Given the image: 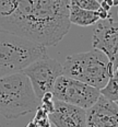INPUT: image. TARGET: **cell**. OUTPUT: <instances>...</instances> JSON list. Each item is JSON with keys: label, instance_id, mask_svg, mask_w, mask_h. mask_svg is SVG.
<instances>
[{"label": "cell", "instance_id": "6da1fadb", "mask_svg": "<svg viewBox=\"0 0 118 127\" xmlns=\"http://www.w3.org/2000/svg\"><path fill=\"white\" fill-rule=\"evenodd\" d=\"M70 0H0V31L55 46L70 30Z\"/></svg>", "mask_w": 118, "mask_h": 127}, {"label": "cell", "instance_id": "7a4b0ae2", "mask_svg": "<svg viewBox=\"0 0 118 127\" xmlns=\"http://www.w3.org/2000/svg\"><path fill=\"white\" fill-rule=\"evenodd\" d=\"M41 100L22 71L0 77V115L14 120L36 111Z\"/></svg>", "mask_w": 118, "mask_h": 127}, {"label": "cell", "instance_id": "3957f363", "mask_svg": "<svg viewBox=\"0 0 118 127\" xmlns=\"http://www.w3.org/2000/svg\"><path fill=\"white\" fill-rule=\"evenodd\" d=\"M114 72L112 62L102 51L78 53L66 58L62 65V75L101 90Z\"/></svg>", "mask_w": 118, "mask_h": 127}, {"label": "cell", "instance_id": "277c9868", "mask_svg": "<svg viewBox=\"0 0 118 127\" xmlns=\"http://www.w3.org/2000/svg\"><path fill=\"white\" fill-rule=\"evenodd\" d=\"M47 54V47L22 36L0 31V77L20 72Z\"/></svg>", "mask_w": 118, "mask_h": 127}, {"label": "cell", "instance_id": "5b68a950", "mask_svg": "<svg viewBox=\"0 0 118 127\" xmlns=\"http://www.w3.org/2000/svg\"><path fill=\"white\" fill-rule=\"evenodd\" d=\"M51 93L55 100L69 103L84 110L91 107L101 95L98 89L64 75L57 78Z\"/></svg>", "mask_w": 118, "mask_h": 127}, {"label": "cell", "instance_id": "8992f818", "mask_svg": "<svg viewBox=\"0 0 118 127\" xmlns=\"http://www.w3.org/2000/svg\"><path fill=\"white\" fill-rule=\"evenodd\" d=\"M22 72L30 79L36 96L41 100L45 93L52 91L57 78L62 75V65L46 54L30 64Z\"/></svg>", "mask_w": 118, "mask_h": 127}, {"label": "cell", "instance_id": "52a82bcc", "mask_svg": "<svg viewBox=\"0 0 118 127\" xmlns=\"http://www.w3.org/2000/svg\"><path fill=\"white\" fill-rule=\"evenodd\" d=\"M92 45L93 48L103 52L116 69L118 67V22L113 17L98 20L94 24Z\"/></svg>", "mask_w": 118, "mask_h": 127}, {"label": "cell", "instance_id": "ba28073f", "mask_svg": "<svg viewBox=\"0 0 118 127\" xmlns=\"http://www.w3.org/2000/svg\"><path fill=\"white\" fill-rule=\"evenodd\" d=\"M85 127H118V106L116 102L99 95L97 101L86 108Z\"/></svg>", "mask_w": 118, "mask_h": 127}, {"label": "cell", "instance_id": "9c48e42d", "mask_svg": "<svg viewBox=\"0 0 118 127\" xmlns=\"http://www.w3.org/2000/svg\"><path fill=\"white\" fill-rule=\"evenodd\" d=\"M48 118L56 127H85L86 110L55 100V110Z\"/></svg>", "mask_w": 118, "mask_h": 127}, {"label": "cell", "instance_id": "30bf717a", "mask_svg": "<svg viewBox=\"0 0 118 127\" xmlns=\"http://www.w3.org/2000/svg\"><path fill=\"white\" fill-rule=\"evenodd\" d=\"M69 20L71 24H75L79 26H90L95 24L99 20V18L97 11L81 9V8L70 3Z\"/></svg>", "mask_w": 118, "mask_h": 127}, {"label": "cell", "instance_id": "8fae6325", "mask_svg": "<svg viewBox=\"0 0 118 127\" xmlns=\"http://www.w3.org/2000/svg\"><path fill=\"white\" fill-rule=\"evenodd\" d=\"M99 92H101V95L113 102L118 101V67L114 69L112 77L108 79L105 87L99 90Z\"/></svg>", "mask_w": 118, "mask_h": 127}, {"label": "cell", "instance_id": "7c38bea8", "mask_svg": "<svg viewBox=\"0 0 118 127\" xmlns=\"http://www.w3.org/2000/svg\"><path fill=\"white\" fill-rule=\"evenodd\" d=\"M26 127H51L48 114L41 106H38L36 108L35 117L27 124Z\"/></svg>", "mask_w": 118, "mask_h": 127}, {"label": "cell", "instance_id": "4fadbf2b", "mask_svg": "<svg viewBox=\"0 0 118 127\" xmlns=\"http://www.w3.org/2000/svg\"><path fill=\"white\" fill-rule=\"evenodd\" d=\"M70 3L74 4L81 9L91 10V11H97L101 8V3L97 0H70Z\"/></svg>", "mask_w": 118, "mask_h": 127}, {"label": "cell", "instance_id": "5bb4252c", "mask_svg": "<svg viewBox=\"0 0 118 127\" xmlns=\"http://www.w3.org/2000/svg\"><path fill=\"white\" fill-rule=\"evenodd\" d=\"M97 14H98L99 20H105V19H107V18L111 17L109 12L106 11V10H104V9H102V8H99V9L97 10Z\"/></svg>", "mask_w": 118, "mask_h": 127}, {"label": "cell", "instance_id": "9a60e30c", "mask_svg": "<svg viewBox=\"0 0 118 127\" xmlns=\"http://www.w3.org/2000/svg\"><path fill=\"white\" fill-rule=\"evenodd\" d=\"M101 8H102V9H104V10H106V11H109V9H111L112 7L109 6V4L107 3L105 0H103V1L101 2Z\"/></svg>", "mask_w": 118, "mask_h": 127}, {"label": "cell", "instance_id": "2e32d148", "mask_svg": "<svg viewBox=\"0 0 118 127\" xmlns=\"http://www.w3.org/2000/svg\"><path fill=\"white\" fill-rule=\"evenodd\" d=\"M113 6H118V0H112Z\"/></svg>", "mask_w": 118, "mask_h": 127}, {"label": "cell", "instance_id": "e0dca14e", "mask_svg": "<svg viewBox=\"0 0 118 127\" xmlns=\"http://www.w3.org/2000/svg\"><path fill=\"white\" fill-rule=\"evenodd\" d=\"M97 1L99 2V3H101V2H102V1H103V0H97Z\"/></svg>", "mask_w": 118, "mask_h": 127}, {"label": "cell", "instance_id": "ac0fdd59", "mask_svg": "<svg viewBox=\"0 0 118 127\" xmlns=\"http://www.w3.org/2000/svg\"><path fill=\"white\" fill-rule=\"evenodd\" d=\"M116 104H117V106H118V101H117V102H116Z\"/></svg>", "mask_w": 118, "mask_h": 127}, {"label": "cell", "instance_id": "d6986e66", "mask_svg": "<svg viewBox=\"0 0 118 127\" xmlns=\"http://www.w3.org/2000/svg\"><path fill=\"white\" fill-rule=\"evenodd\" d=\"M117 12H118V11H117Z\"/></svg>", "mask_w": 118, "mask_h": 127}]
</instances>
